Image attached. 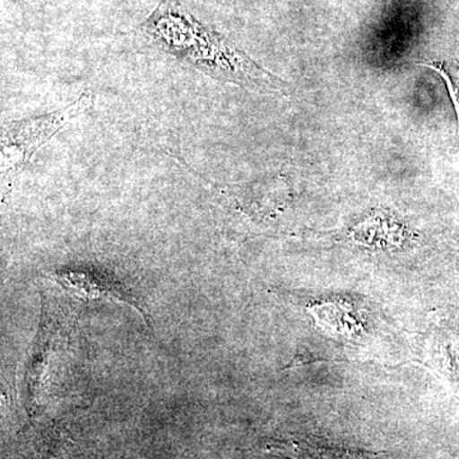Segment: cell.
<instances>
[{
    "instance_id": "obj_1",
    "label": "cell",
    "mask_w": 459,
    "mask_h": 459,
    "mask_svg": "<svg viewBox=\"0 0 459 459\" xmlns=\"http://www.w3.org/2000/svg\"><path fill=\"white\" fill-rule=\"evenodd\" d=\"M141 30L166 56L220 82L263 95L285 96L291 90L285 80L256 65L220 33L202 25L184 0H161Z\"/></svg>"
},
{
    "instance_id": "obj_2",
    "label": "cell",
    "mask_w": 459,
    "mask_h": 459,
    "mask_svg": "<svg viewBox=\"0 0 459 459\" xmlns=\"http://www.w3.org/2000/svg\"><path fill=\"white\" fill-rule=\"evenodd\" d=\"M92 91H84L71 104L49 114L13 120L3 126L0 140L3 193L12 188L35 153L93 105Z\"/></svg>"
},
{
    "instance_id": "obj_3",
    "label": "cell",
    "mask_w": 459,
    "mask_h": 459,
    "mask_svg": "<svg viewBox=\"0 0 459 459\" xmlns=\"http://www.w3.org/2000/svg\"><path fill=\"white\" fill-rule=\"evenodd\" d=\"M50 279L59 283L65 291L81 300H105L119 301L129 304L138 310L148 325H151L150 314L144 310L143 305L137 296L131 292L119 280L114 279L110 274L96 270H84V268H65L56 271Z\"/></svg>"
},
{
    "instance_id": "obj_4",
    "label": "cell",
    "mask_w": 459,
    "mask_h": 459,
    "mask_svg": "<svg viewBox=\"0 0 459 459\" xmlns=\"http://www.w3.org/2000/svg\"><path fill=\"white\" fill-rule=\"evenodd\" d=\"M268 451L286 459H377L376 453L329 446L312 437H292L289 440H273Z\"/></svg>"
},
{
    "instance_id": "obj_5",
    "label": "cell",
    "mask_w": 459,
    "mask_h": 459,
    "mask_svg": "<svg viewBox=\"0 0 459 459\" xmlns=\"http://www.w3.org/2000/svg\"><path fill=\"white\" fill-rule=\"evenodd\" d=\"M421 65L433 69L443 78L444 82L448 87L449 96H451L453 105H455V113H457L459 128V62L448 60V62L422 63Z\"/></svg>"
}]
</instances>
